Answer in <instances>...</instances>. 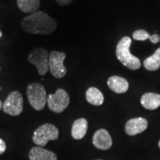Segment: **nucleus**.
Instances as JSON below:
<instances>
[{
	"instance_id": "nucleus-20",
	"label": "nucleus",
	"mask_w": 160,
	"mask_h": 160,
	"mask_svg": "<svg viewBox=\"0 0 160 160\" xmlns=\"http://www.w3.org/2000/svg\"><path fill=\"white\" fill-rule=\"evenodd\" d=\"M6 151V144L2 139H0V156L2 155Z\"/></svg>"
},
{
	"instance_id": "nucleus-16",
	"label": "nucleus",
	"mask_w": 160,
	"mask_h": 160,
	"mask_svg": "<svg viewBox=\"0 0 160 160\" xmlns=\"http://www.w3.org/2000/svg\"><path fill=\"white\" fill-rule=\"evenodd\" d=\"M17 3L20 11L31 14L37 12L41 5L39 0H17Z\"/></svg>"
},
{
	"instance_id": "nucleus-9",
	"label": "nucleus",
	"mask_w": 160,
	"mask_h": 160,
	"mask_svg": "<svg viewBox=\"0 0 160 160\" xmlns=\"http://www.w3.org/2000/svg\"><path fill=\"white\" fill-rule=\"evenodd\" d=\"M148 122L145 118L137 117L131 119L125 124V130L129 136H135L142 133L147 129Z\"/></svg>"
},
{
	"instance_id": "nucleus-26",
	"label": "nucleus",
	"mask_w": 160,
	"mask_h": 160,
	"mask_svg": "<svg viewBox=\"0 0 160 160\" xmlns=\"http://www.w3.org/2000/svg\"><path fill=\"white\" fill-rule=\"evenodd\" d=\"M97 160H103V159H97Z\"/></svg>"
},
{
	"instance_id": "nucleus-21",
	"label": "nucleus",
	"mask_w": 160,
	"mask_h": 160,
	"mask_svg": "<svg viewBox=\"0 0 160 160\" xmlns=\"http://www.w3.org/2000/svg\"><path fill=\"white\" fill-rule=\"evenodd\" d=\"M56 1H57V3L59 5L65 6V5H69V4H71L73 0H56Z\"/></svg>"
},
{
	"instance_id": "nucleus-8",
	"label": "nucleus",
	"mask_w": 160,
	"mask_h": 160,
	"mask_svg": "<svg viewBox=\"0 0 160 160\" xmlns=\"http://www.w3.org/2000/svg\"><path fill=\"white\" fill-rule=\"evenodd\" d=\"M66 54L64 52L53 51L49 55V71L57 79H62L67 73V69L64 65Z\"/></svg>"
},
{
	"instance_id": "nucleus-22",
	"label": "nucleus",
	"mask_w": 160,
	"mask_h": 160,
	"mask_svg": "<svg viewBox=\"0 0 160 160\" xmlns=\"http://www.w3.org/2000/svg\"><path fill=\"white\" fill-rule=\"evenodd\" d=\"M2 108V101L0 100V110H1Z\"/></svg>"
},
{
	"instance_id": "nucleus-24",
	"label": "nucleus",
	"mask_w": 160,
	"mask_h": 160,
	"mask_svg": "<svg viewBox=\"0 0 160 160\" xmlns=\"http://www.w3.org/2000/svg\"><path fill=\"white\" fill-rule=\"evenodd\" d=\"M158 145H159V148H160V140L159 141V143H158Z\"/></svg>"
},
{
	"instance_id": "nucleus-25",
	"label": "nucleus",
	"mask_w": 160,
	"mask_h": 160,
	"mask_svg": "<svg viewBox=\"0 0 160 160\" xmlns=\"http://www.w3.org/2000/svg\"><path fill=\"white\" fill-rule=\"evenodd\" d=\"M2 91V88L0 87V91Z\"/></svg>"
},
{
	"instance_id": "nucleus-11",
	"label": "nucleus",
	"mask_w": 160,
	"mask_h": 160,
	"mask_svg": "<svg viewBox=\"0 0 160 160\" xmlns=\"http://www.w3.org/2000/svg\"><path fill=\"white\" fill-rule=\"evenodd\" d=\"M108 85L109 88L117 93H124L128 90V82L125 78L119 76H113L108 79Z\"/></svg>"
},
{
	"instance_id": "nucleus-13",
	"label": "nucleus",
	"mask_w": 160,
	"mask_h": 160,
	"mask_svg": "<svg viewBox=\"0 0 160 160\" xmlns=\"http://www.w3.org/2000/svg\"><path fill=\"white\" fill-rule=\"evenodd\" d=\"M88 123L87 119L84 118H79L75 120L71 129V136L74 139L80 140L85 137L87 133Z\"/></svg>"
},
{
	"instance_id": "nucleus-23",
	"label": "nucleus",
	"mask_w": 160,
	"mask_h": 160,
	"mask_svg": "<svg viewBox=\"0 0 160 160\" xmlns=\"http://www.w3.org/2000/svg\"><path fill=\"white\" fill-rule=\"evenodd\" d=\"M2 37V31H0V38Z\"/></svg>"
},
{
	"instance_id": "nucleus-15",
	"label": "nucleus",
	"mask_w": 160,
	"mask_h": 160,
	"mask_svg": "<svg viewBox=\"0 0 160 160\" xmlns=\"http://www.w3.org/2000/svg\"><path fill=\"white\" fill-rule=\"evenodd\" d=\"M86 99L88 102L95 106H99L104 102V96L99 89L91 87L86 91Z\"/></svg>"
},
{
	"instance_id": "nucleus-7",
	"label": "nucleus",
	"mask_w": 160,
	"mask_h": 160,
	"mask_svg": "<svg viewBox=\"0 0 160 160\" xmlns=\"http://www.w3.org/2000/svg\"><path fill=\"white\" fill-rule=\"evenodd\" d=\"M3 111L11 116H19L23 111L22 95L19 91H13L2 104Z\"/></svg>"
},
{
	"instance_id": "nucleus-3",
	"label": "nucleus",
	"mask_w": 160,
	"mask_h": 160,
	"mask_svg": "<svg viewBox=\"0 0 160 160\" xmlns=\"http://www.w3.org/2000/svg\"><path fill=\"white\" fill-rule=\"evenodd\" d=\"M27 97L30 105L36 111L44 109L47 102V93L44 85L40 83L33 82L27 87Z\"/></svg>"
},
{
	"instance_id": "nucleus-6",
	"label": "nucleus",
	"mask_w": 160,
	"mask_h": 160,
	"mask_svg": "<svg viewBox=\"0 0 160 160\" xmlns=\"http://www.w3.org/2000/svg\"><path fill=\"white\" fill-rule=\"evenodd\" d=\"M47 102L51 111L54 113H60L65 111L69 105L70 97L65 90L58 88L55 93L48 96Z\"/></svg>"
},
{
	"instance_id": "nucleus-4",
	"label": "nucleus",
	"mask_w": 160,
	"mask_h": 160,
	"mask_svg": "<svg viewBox=\"0 0 160 160\" xmlns=\"http://www.w3.org/2000/svg\"><path fill=\"white\" fill-rule=\"evenodd\" d=\"M59 129L55 125L46 123L39 126L33 133L32 137L33 142L36 145L44 147L51 140H56L59 137Z\"/></svg>"
},
{
	"instance_id": "nucleus-10",
	"label": "nucleus",
	"mask_w": 160,
	"mask_h": 160,
	"mask_svg": "<svg viewBox=\"0 0 160 160\" xmlns=\"http://www.w3.org/2000/svg\"><path fill=\"white\" fill-rule=\"evenodd\" d=\"M93 144L97 148L106 151L111 148L113 141L110 133L105 129H99L93 135Z\"/></svg>"
},
{
	"instance_id": "nucleus-12",
	"label": "nucleus",
	"mask_w": 160,
	"mask_h": 160,
	"mask_svg": "<svg viewBox=\"0 0 160 160\" xmlns=\"http://www.w3.org/2000/svg\"><path fill=\"white\" fill-rule=\"evenodd\" d=\"M30 160H57L55 153L41 147H33L29 151Z\"/></svg>"
},
{
	"instance_id": "nucleus-14",
	"label": "nucleus",
	"mask_w": 160,
	"mask_h": 160,
	"mask_svg": "<svg viewBox=\"0 0 160 160\" xmlns=\"http://www.w3.org/2000/svg\"><path fill=\"white\" fill-rule=\"evenodd\" d=\"M140 102L145 109L156 110L160 106V95L156 93H145L141 97Z\"/></svg>"
},
{
	"instance_id": "nucleus-18",
	"label": "nucleus",
	"mask_w": 160,
	"mask_h": 160,
	"mask_svg": "<svg viewBox=\"0 0 160 160\" xmlns=\"http://www.w3.org/2000/svg\"><path fill=\"white\" fill-rule=\"evenodd\" d=\"M150 34L145 30H137L133 32V38L137 41H145V40L149 39Z\"/></svg>"
},
{
	"instance_id": "nucleus-17",
	"label": "nucleus",
	"mask_w": 160,
	"mask_h": 160,
	"mask_svg": "<svg viewBox=\"0 0 160 160\" xmlns=\"http://www.w3.org/2000/svg\"><path fill=\"white\" fill-rule=\"evenodd\" d=\"M144 67L148 71H156L160 68V48L151 57H148L143 62Z\"/></svg>"
},
{
	"instance_id": "nucleus-27",
	"label": "nucleus",
	"mask_w": 160,
	"mask_h": 160,
	"mask_svg": "<svg viewBox=\"0 0 160 160\" xmlns=\"http://www.w3.org/2000/svg\"><path fill=\"white\" fill-rule=\"evenodd\" d=\"M0 71H1V67H0Z\"/></svg>"
},
{
	"instance_id": "nucleus-1",
	"label": "nucleus",
	"mask_w": 160,
	"mask_h": 160,
	"mask_svg": "<svg viewBox=\"0 0 160 160\" xmlns=\"http://www.w3.org/2000/svg\"><path fill=\"white\" fill-rule=\"evenodd\" d=\"M21 27L29 34L51 35L57 29V22L45 12L37 11L23 18Z\"/></svg>"
},
{
	"instance_id": "nucleus-5",
	"label": "nucleus",
	"mask_w": 160,
	"mask_h": 160,
	"mask_svg": "<svg viewBox=\"0 0 160 160\" xmlns=\"http://www.w3.org/2000/svg\"><path fill=\"white\" fill-rule=\"evenodd\" d=\"M28 60L37 67L38 73L40 76H45L49 71L48 53L43 48H37L32 50L28 56Z\"/></svg>"
},
{
	"instance_id": "nucleus-19",
	"label": "nucleus",
	"mask_w": 160,
	"mask_h": 160,
	"mask_svg": "<svg viewBox=\"0 0 160 160\" xmlns=\"http://www.w3.org/2000/svg\"><path fill=\"white\" fill-rule=\"evenodd\" d=\"M149 39L151 40L152 43L157 44L160 41V37L158 34H157V33H155V34H153L152 36H151L149 38Z\"/></svg>"
},
{
	"instance_id": "nucleus-2",
	"label": "nucleus",
	"mask_w": 160,
	"mask_h": 160,
	"mask_svg": "<svg viewBox=\"0 0 160 160\" xmlns=\"http://www.w3.org/2000/svg\"><path fill=\"white\" fill-rule=\"evenodd\" d=\"M131 39L128 37L122 38L117 44L116 54L120 62L128 69L138 70L141 67V62L138 57L132 55L130 52V47L131 45Z\"/></svg>"
}]
</instances>
